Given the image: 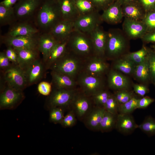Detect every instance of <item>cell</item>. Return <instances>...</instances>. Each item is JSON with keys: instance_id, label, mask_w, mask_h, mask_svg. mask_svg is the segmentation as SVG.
Instances as JSON below:
<instances>
[{"instance_id": "obj_1", "label": "cell", "mask_w": 155, "mask_h": 155, "mask_svg": "<svg viewBox=\"0 0 155 155\" xmlns=\"http://www.w3.org/2000/svg\"><path fill=\"white\" fill-rule=\"evenodd\" d=\"M107 32L104 57L107 60L113 61L129 53L130 39L123 30L113 28Z\"/></svg>"}, {"instance_id": "obj_2", "label": "cell", "mask_w": 155, "mask_h": 155, "mask_svg": "<svg viewBox=\"0 0 155 155\" xmlns=\"http://www.w3.org/2000/svg\"><path fill=\"white\" fill-rule=\"evenodd\" d=\"M85 60L68 49L65 54L52 65L49 69L76 80L82 71Z\"/></svg>"}, {"instance_id": "obj_3", "label": "cell", "mask_w": 155, "mask_h": 155, "mask_svg": "<svg viewBox=\"0 0 155 155\" xmlns=\"http://www.w3.org/2000/svg\"><path fill=\"white\" fill-rule=\"evenodd\" d=\"M67 49L85 60L95 55L90 34L75 29L68 39Z\"/></svg>"}, {"instance_id": "obj_4", "label": "cell", "mask_w": 155, "mask_h": 155, "mask_svg": "<svg viewBox=\"0 0 155 155\" xmlns=\"http://www.w3.org/2000/svg\"><path fill=\"white\" fill-rule=\"evenodd\" d=\"M37 17L39 26L49 32L62 20L57 0H46L39 9Z\"/></svg>"}, {"instance_id": "obj_5", "label": "cell", "mask_w": 155, "mask_h": 155, "mask_svg": "<svg viewBox=\"0 0 155 155\" xmlns=\"http://www.w3.org/2000/svg\"><path fill=\"white\" fill-rule=\"evenodd\" d=\"M24 98L23 91L8 86L2 79H0V109H14Z\"/></svg>"}, {"instance_id": "obj_6", "label": "cell", "mask_w": 155, "mask_h": 155, "mask_svg": "<svg viewBox=\"0 0 155 155\" xmlns=\"http://www.w3.org/2000/svg\"><path fill=\"white\" fill-rule=\"evenodd\" d=\"M76 80L80 91L90 97L105 88L104 76H94L82 72Z\"/></svg>"}, {"instance_id": "obj_7", "label": "cell", "mask_w": 155, "mask_h": 155, "mask_svg": "<svg viewBox=\"0 0 155 155\" xmlns=\"http://www.w3.org/2000/svg\"><path fill=\"white\" fill-rule=\"evenodd\" d=\"M79 90L78 88L71 89L57 88L53 87L49 95L47 105L49 108L54 107L63 108L70 107L75 95Z\"/></svg>"}, {"instance_id": "obj_8", "label": "cell", "mask_w": 155, "mask_h": 155, "mask_svg": "<svg viewBox=\"0 0 155 155\" xmlns=\"http://www.w3.org/2000/svg\"><path fill=\"white\" fill-rule=\"evenodd\" d=\"M1 72L0 78L8 86L22 91L27 87L23 70L18 65H13Z\"/></svg>"}, {"instance_id": "obj_9", "label": "cell", "mask_w": 155, "mask_h": 155, "mask_svg": "<svg viewBox=\"0 0 155 155\" xmlns=\"http://www.w3.org/2000/svg\"><path fill=\"white\" fill-rule=\"evenodd\" d=\"M105 57L94 55L85 59L82 72L98 76H104L110 69Z\"/></svg>"}, {"instance_id": "obj_10", "label": "cell", "mask_w": 155, "mask_h": 155, "mask_svg": "<svg viewBox=\"0 0 155 155\" xmlns=\"http://www.w3.org/2000/svg\"><path fill=\"white\" fill-rule=\"evenodd\" d=\"M103 22L99 11L96 10L80 15L74 21L75 30L89 34Z\"/></svg>"}, {"instance_id": "obj_11", "label": "cell", "mask_w": 155, "mask_h": 155, "mask_svg": "<svg viewBox=\"0 0 155 155\" xmlns=\"http://www.w3.org/2000/svg\"><path fill=\"white\" fill-rule=\"evenodd\" d=\"M27 87L36 84L45 77L47 70L42 59L39 58L23 69Z\"/></svg>"}, {"instance_id": "obj_12", "label": "cell", "mask_w": 155, "mask_h": 155, "mask_svg": "<svg viewBox=\"0 0 155 155\" xmlns=\"http://www.w3.org/2000/svg\"><path fill=\"white\" fill-rule=\"evenodd\" d=\"M93 103L91 97L87 96L79 90L70 106L80 118L86 116L91 111Z\"/></svg>"}, {"instance_id": "obj_13", "label": "cell", "mask_w": 155, "mask_h": 155, "mask_svg": "<svg viewBox=\"0 0 155 155\" xmlns=\"http://www.w3.org/2000/svg\"><path fill=\"white\" fill-rule=\"evenodd\" d=\"M36 36V34L14 37L7 36L3 40V42L7 46L13 48L38 49L39 37Z\"/></svg>"}, {"instance_id": "obj_14", "label": "cell", "mask_w": 155, "mask_h": 155, "mask_svg": "<svg viewBox=\"0 0 155 155\" xmlns=\"http://www.w3.org/2000/svg\"><path fill=\"white\" fill-rule=\"evenodd\" d=\"M106 82L109 88L115 91L128 90L131 84L130 80L124 74L112 68L107 74Z\"/></svg>"}, {"instance_id": "obj_15", "label": "cell", "mask_w": 155, "mask_h": 155, "mask_svg": "<svg viewBox=\"0 0 155 155\" xmlns=\"http://www.w3.org/2000/svg\"><path fill=\"white\" fill-rule=\"evenodd\" d=\"M123 30L129 39L141 38L147 32L146 26L142 21L124 18Z\"/></svg>"}, {"instance_id": "obj_16", "label": "cell", "mask_w": 155, "mask_h": 155, "mask_svg": "<svg viewBox=\"0 0 155 155\" xmlns=\"http://www.w3.org/2000/svg\"><path fill=\"white\" fill-rule=\"evenodd\" d=\"M75 30L74 21L62 20L49 32L58 42L68 39Z\"/></svg>"}, {"instance_id": "obj_17", "label": "cell", "mask_w": 155, "mask_h": 155, "mask_svg": "<svg viewBox=\"0 0 155 155\" xmlns=\"http://www.w3.org/2000/svg\"><path fill=\"white\" fill-rule=\"evenodd\" d=\"M89 34L93 44L95 55L105 57L107 32L105 31L103 27L100 25L98 26Z\"/></svg>"}, {"instance_id": "obj_18", "label": "cell", "mask_w": 155, "mask_h": 155, "mask_svg": "<svg viewBox=\"0 0 155 155\" xmlns=\"http://www.w3.org/2000/svg\"><path fill=\"white\" fill-rule=\"evenodd\" d=\"M118 2L113 3L103 10L101 17L103 22L114 25L120 22L124 17L122 8Z\"/></svg>"}, {"instance_id": "obj_19", "label": "cell", "mask_w": 155, "mask_h": 155, "mask_svg": "<svg viewBox=\"0 0 155 155\" xmlns=\"http://www.w3.org/2000/svg\"><path fill=\"white\" fill-rule=\"evenodd\" d=\"M51 74L53 88L66 89L78 88L76 80L67 75L53 71H51Z\"/></svg>"}, {"instance_id": "obj_20", "label": "cell", "mask_w": 155, "mask_h": 155, "mask_svg": "<svg viewBox=\"0 0 155 155\" xmlns=\"http://www.w3.org/2000/svg\"><path fill=\"white\" fill-rule=\"evenodd\" d=\"M14 8L16 16L19 18L31 15L39 5L40 0H19Z\"/></svg>"}, {"instance_id": "obj_21", "label": "cell", "mask_w": 155, "mask_h": 155, "mask_svg": "<svg viewBox=\"0 0 155 155\" xmlns=\"http://www.w3.org/2000/svg\"><path fill=\"white\" fill-rule=\"evenodd\" d=\"M13 48L18 54V65L22 69L40 58L38 49Z\"/></svg>"}, {"instance_id": "obj_22", "label": "cell", "mask_w": 155, "mask_h": 155, "mask_svg": "<svg viewBox=\"0 0 155 155\" xmlns=\"http://www.w3.org/2000/svg\"><path fill=\"white\" fill-rule=\"evenodd\" d=\"M115 127L121 133H128L138 128V125L130 114L119 113L117 116Z\"/></svg>"}, {"instance_id": "obj_23", "label": "cell", "mask_w": 155, "mask_h": 155, "mask_svg": "<svg viewBox=\"0 0 155 155\" xmlns=\"http://www.w3.org/2000/svg\"><path fill=\"white\" fill-rule=\"evenodd\" d=\"M62 20L74 21L80 14L75 7L74 0H57Z\"/></svg>"}, {"instance_id": "obj_24", "label": "cell", "mask_w": 155, "mask_h": 155, "mask_svg": "<svg viewBox=\"0 0 155 155\" xmlns=\"http://www.w3.org/2000/svg\"><path fill=\"white\" fill-rule=\"evenodd\" d=\"M122 8L124 17L133 20L142 21L146 13L141 4L134 3L125 4Z\"/></svg>"}, {"instance_id": "obj_25", "label": "cell", "mask_w": 155, "mask_h": 155, "mask_svg": "<svg viewBox=\"0 0 155 155\" xmlns=\"http://www.w3.org/2000/svg\"><path fill=\"white\" fill-rule=\"evenodd\" d=\"M58 42L49 32L39 36L38 48L42 55V60L44 62L51 51Z\"/></svg>"}, {"instance_id": "obj_26", "label": "cell", "mask_w": 155, "mask_h": 155, "mask_svg": "<svg viewBox=\"0 0 155 155\" xmlns=\"http://www.w3.org/2000/svg\"><path fill=\"white\" fill-rule=\"evenodd\" d=\"M68 40V39L62 42H58L53 48L44 62L47 70L49 69L52 65L67 52Z\"/></svg>"}, {"instance_id": "obj_27", "label": "cell", "mask_w": 155, "mask_h": 155, "mask_svg": "<svg viewBox=\"0 0 155 155\" xmlns=\"http://www.w3.org/2000/svg\"><path fill=\"white\" fill-rule=\"evenodd\" d=\"M104 108L96 106L86 116L85 123L89 129L99 130L100 125L105 111Z\"/></svg>"}, {"instance_id": "obj_28", "label": "cell", "mask_w": 155, "mask_h": 155, "mask_svg": "<svg viewBox=\"0 0 155 155\" xmlns=\"http://www.w3.org/2000/svg\"><path fill=\"white\" fill-rule=\"evenodd\" d=\"M38 30L29 24L22 23L16 24L9 29L7 36L32 35L38 33Z\"/></svg>"}, {"instance_id": "obj_29", "label": "cell", "mask_w": 155, "mask_h": 155, "mask_svg": "<svg viewBox=\"0 0 155 155\" xmlns=\"http://www.w3.org/2000/svg\"><path fill=\"white\" fill-rule=\"evenodd\" d=\"M148 57L142 62L135 65L133 75L136 80L144 84L151 81L150 70Z\"/></svg>"}, {"instance_id": "obj_30", "label": "cell", "mask_w": 155, "mask_h": 155, "mask_svg": "<svg viewBox=\"0 0 155 155\" xmlns=\"http://www.w3.org/2000/svg\"><path fill=\"white\" fill-rule=\"evenodd\" d=\"M111 68L126 75H133L135 65L123 56L113 61Z\"/></svg>"}, {"instance_id": "obj_31", "label": "cell", "mask_w": 155, "mask_h": 155, "mask_svg": "<svg viewBox=\"0 0 155 155\" xmlns=\"http://www.w3.org/2000/svg\"><path fill=\"white\" fill-rule=\"evenodd\" d=\"M117 115L105 111L100 123L99 130L103 132L111 130L115 127Z\"/></svg>"}, {"instance_id": "obj_32", "label": "cell", "mask_w": 155, "mask_h": 155, "mask_svg": "<svg viewBox=\"0 0 155 155\" xmlns=\"http://www.w3.org/2000/svg\"><path fill=\"white\" fill-rule=\"evenodd\" d=\"M149 49L143 46L139 51L132 53L129 52L123 56L131 61L136 65L142 62L147 57Z\"/></svg>"}, {"instance_id": "obj_33", "label": "cell", "mask_w": 155, "mask_h": 155, "mask_svg": "<svg viewBox=\"0 0 155 155\" xmlns=\"http://www.w3.org/2000/svg\"><path fill=\"white\" fill-rule=\"evenodd\" d=\"M16 17L13 7H7L0 5L1 24L5 25L10 24Z\"/></svg>"}, {"instance_id": "obj_34", "label": "cell", "mask_w": 155, "mask_h": 155, "mask_svg": "<svg viewBox=\"0 0 155 155\" xmlns=\"http://www.w3.org/2000/svg\"><path fill=\"white\" fill-rule=\"evenodd\" d=\"M74 1L80 16L97 10L89 0H74Z\"/></svg>"}, {"instance_id": "obj_35", "label": "cell", "mask_w": 155, "mask_h": 155, "mask_svg": "<svg viewBox=\"0 0 155 155\" xmlns=\"http://www.w3.org/2000/svg\"><path fill=\"white\" fill-rule=\"evenodd\" d=\"M111 94L105 88L96 93L91 97L93 103L96 106L104 108Z\"/></svg>"}, {"instance_id": "obj_36", "label": "cell", "mask_w": 155, "mask_h": 155, "mask_svg": "<svg viewBox=\"0 0 155 155\" xmlns=\"http://www.w3.org/2000/svg\"><path fill=\"white\" fill-rule=\"evenodd\" d=\"M139 100L134 96L127 102L119 105V112L122 114H131L138 108Z\"/></svg>"}, {"instance_id": "obj_37", "label": "cell", "mask_w": 155, "mask_h": 155, "mask_svg": "<svg viewBox=\"0 0 155 155\" xmlns=\"http://www.w3.org/2000/svg\"><path fill=\"white\" fill-rule=\"evenodd\" d=\"M138 128L149 135H155V120L151 117L146 118L143 122L138 125Z\"/></svg>"}, {"instance_id": "obj_38", "label": "cell", "mask_w": 155, "mask_h": 155, "mask_svg": "<svg viewBox=\"0 0 155 155\" xmlns=\"http://www.w3.org/2000/svg\"><path fill=\"white\" fill-rule=\"evenodd\" d=\"M119 104L114 94H111L106 102L104 108L107 111L117 115L119 112Z\"/></svg>"}, {"instance_id": "obj_39", "label": "cell", "mask_w": 155, "mask_h": 155, "mask_svg": "<svg viewBox=\"0 0 155 155\" xmlns=\"http://www.w3.org/2000/svg\"><path fill=\"white\" fill-rule=\"evenodd\" d=\"M49 119L55 124H61L64 117L63 108L54 107L50 108Z\"/></svg>"}, {"instance_id": "obj_40", "label": "cell", "mask_w": 155, "mask_h": 155, "mask_svg": "<svg viewBox=\"0 0 155 155\" xmlns=\"http://www.w3.org/2000/svg\"><path fill=\"white\" fill-rule=\"evenodd\" d=\"M142 22L146 26L147 32L155 30V9L146 12Z\"/></svg>"}, {"instance_id": "obj_41", "label": "cell", "mask_w": 155, "mask_h": 155, "mask_svg": "<svg viewBox=\"0 0 155 155\" xmlns=\"http://www.w3.org/2000/svg\"><path fill=\"white\" fill-rule=\"evenodd\" d=\"M148 57L150 70L151 81L155 84V52L150 49Z\"/></svg>"}, {"instance_id": "obj_42", "label": "cell", "mask_w": 155, "mask_h": 155, "mask_svg": "<svg viewBox=\"0 0 155 155\" xmlns=\"http://www.w3.org/2000/svg\"><path fill=\"white\" fill-rule=\"evenodd\" d=\"M53 89L51 83L46 81L40 82L37 86V90L40 94L45 96H49L51 93Z\"/></svg>"}, {"instance_id": "obj_43", "label": "cell", "mask_w": 155, "mask_h": 155, "mask_svg": "<svg viewBox=\"0 0 155 155\" xmlns=\"http://www.w3.org/2000/svg\"><path fill=\"white\" fill-rule=\"evenodd\" d=\"M75 114L73 111L69 112L64 116L61 123L63 127H70L74 125L76 122Z\"/></svg>"}, {"instance_id": "obj_44", "label": "cell", "mask_w": 155, "mask_h": 155, "mask_svg": "<svg viewBox=\"0 0 155 155\" xmlns=\"http://www.w3.org/2000/svg\"><path fill=\"white\" fill-rule=\"evenodd\" d=\"M98 11L104 10L111 4L113 0H89Z\"/></svg>"}, {"instance_id": "obj_45", "label": "cell", "mask_w": 155, "mask_h": 155, "mask_svg": "<svg viewBox=\"0 0 155 155\" xmlns=\"http://www.w3.org/2000/svg\"><path fill=\"white\" fill-rule=\"evenodd\" d=\"M7 46V48L5 52L7 56L13 64L18 65V57L17 52L12 47Z\"/></svg>"}, {"instance_id": "obj_46", "label": "cell", "mask_w": 155, "mask_h": 155, "mask_svg": "<svg viewBox=\"0 0 155 155\" xmlns=\"http://www.w3.org/2000/svg\"><path fill=\"white\" fill-rule=\"evenodd\" d=\"M13 65V64L7 56L5 52H0V68L1 72L7 69Z\"/></svg>"}, {"instance_id": "obj_47", "label": "cell", "mask_w": 155, "mask_h": 155, "mask_svg": "<svg viewBox=\"0 0 155 155\" xmlns=\"http://www.w3.org/2000/svg\"><path fill=\"white\" fill-rule=\"evenodd\" d=\"M133 88L134 92L142 96H144L149 91L147 87L143 84H135Z\"/></svg>"}, {"instance_id": "obj_48", "label": "cell", "mask_w": 155, "mask_h": 155, "mask_svg": "<svg viewBox=\"0 0 155 155\" xmlns=\"http://www.w3.org/2000/svg\"><path fill=\"white\" fill-rule=\"evenodd\" d=\"M146 12L155 9V0H139Z\"/></svg>"}, {"instance_id": "obj_49", "label": "cell", "mask_w": 155, "mask_h": 155, "mask_svg": "<svg viewBox=\"0 0 155 155\" xmlns=\"http://www.w3.org/2000/svg\"><path fill=\"white\" fill-rule=\"evenodd\" d=\"M154 101V99L149 97H144L139 99L138 108H145Z\"/></svg>"}, {"instance_id": "obj_50", "label": "cell", "mask_w": 155, "mask_h": 155, "mask_svg": "<svg viewBox=\"0 0 155 155\" xmlns=\"http://www.w3.org/2000/svg\"><path fill=\"white\" fill-rule=\"evenodd\" d=\"M141 39L146 42H155V30L147 32Z\"/></svg>"}, {"instance_id": "obj_51", "label": "cell", "mask_w": 155, "mask_h": 155, "mask_svg": "<svg viewBox=\"0 0 155 155\" xmlns=\"http://www.w3.org/2000/svg\"><path fill=\"white\" fill-rule=\"evenodd\" d=\"M19 0H4L0 2V5L7 7H13Z\"/></svg>"}, {"instance_id": "obj_52", "label": "cell", "mask_w": 155, "mask_h": 155, "mask_svg": "<svg viewBox=\"0 0 155 155\" xmlns=\"http://www.w3.org/2000/svg\"><path fill=\"white\" fill-rule=\"evenodd\" d=\"M135 0H123V1L125 3V4L134 3Z\"/></svg>"}, {"instance_id": "obj_53", "label": "cell", "mask_w": 155, "mask_h": 155, "mask_svg": "<svg viewBox=\"0 0 155 155\" xmlns=\"http://www.w3.org/2000/svg\"><path fill=\"white\" fill-rule=\"evenodd\" d=\"M152 47L155 50V45H153L152 46Z\"/></svg>"}]
</instances>
